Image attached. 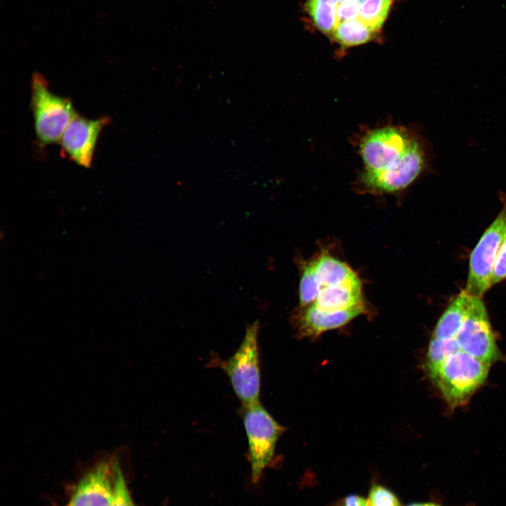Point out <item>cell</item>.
<instances>
[{"label": "cell", "instance_id": "1", "mask_svg": "<svg viewBox=\"0 0 506 506\" xmlns=\"http://www.w3.org/2000/svg\"><path fill=\"white\" fill-rule=\"evenodd\" d=\"M367 309L361 280L348 264L325 252L304 264L294 316L301 336L344 326Z\"/></svg>", "mask_w": 506, "mask_h": 506}, {"label": "cell", "instance_id": "2", "mask_svg": "<svg viewBox=\"0 0 506 506\" xmlns=\"http://www.w3.org/2000/svg\"><path fill=\"white\" fill-rule=\"evenodd\" d=\"M30 110L36 143L40 148L60 143L69 123L79 115L67 97L53 93L46 78L39 72L32 75Z\"/></svg>", "mask_w": 506, "mask_h": 506}, {"label": "cell", "instance_id": "3", "mask_svg": "<svg viewBox=\"0 0 506 506\" xmlns=\"http://www.w3.org/2000/svg\"><path fill=\"white\" fill-rule=\"evenodd\" d=\"M491 365L460 349L429 377L452 408L465 405L486 381Z\"/></svg>", "mask_w": 506, "mask_h": 506}, {"label": "cell", "instance_id": "4", "mask_svg": "<svg viewBox=\"0 0 506 506\" xmlns=\"http://www.w3.org/2000/svg\"><path fill=\"white\" fill-rule=\"evenodd\" d=\"M259 330L258 321L249 325L236 351L231 358L220 364L242 406L259 401L261 375L258 349Z\"/></svg>", "mask_w": 506, "mask_h": 506}, {"label": "cell", "instance_id": "5", "mask_svg": "<svg viewBox=\"0 0 506 506\" xmlns=\"http://www.w3.org/2000/svg\"><path fill=\"white\" fill-rule=\"evenodd\" d=\"M242 417L248 441L252 479L257 482L271 462L285 428L259 401L242 406Z\"/></svg>", "mask_w": 506, "mask_h": 506}, {"label": "cell", "instance_id": "6", "mask_svg": "<svg viewBox=\"0 0 506 506\" xmlns=\"http://www.w3.org/2000/svg\"><path fill=\"white\" fill-rule=\"evenodd\" d=\"M505 233L506 202L471 253L465 289L469 294L482 297L491 286L493 264Z\"/></svg>", "mask_w": 506, "mask_h": 506}, {"label": "cell", "instance_id": "7", "mask_svg": "<svg viewBox=\"0 0 506 506\" xmlns=\"http://www.w3.org/2000/svg\"><path fill=\"white\" fill-rule=\"evenodd\" d=\"M426 163L424 148L418 140L391 165L378 171L365 170L360 176L361 186L374 194L403 190L418 177Z\"/></svg>", "mask_w": 506, "mask_h": 506}, {"label": "cell", "instance_id": "8", "mask_svg": "<svg viewBox=\"0 0 506 506\" xmlns=\"http://www.w3.org/2000/svg\"><path fill=\"white\" fill-rule=\"evenodd\" d=\"M418 139L408 129L389 126L363 137L359 152L365 171L384 169L399 160Z\"/></svg>", "mask_w": 506, "mask_h": 506}, {"label": "cell", "instance_id": "9", "mask_svg": "<svg viewBox=\"0 0 506 506\" xmlns=\"http://www.w3.org/2000/svg\"><path fill=\"white\" fill-rule=\"evenodd\" d=\"M455 339L461 350L490 365L500 358L481 297H473L467 315Z\"/></svg>", "mask_w": 506, "mask_h": 506}, {"label": "cell", "instance_id": "10", "mask_svg": "<svg viewBox=\"0 0 506 506\" xmlns=\"http://www.w3.org/2000/svg\"><path fill=\"white\" fill-rule=\"evenodd\" d=\"M111 118L88 119L77 115L66 127L61 139L60 153L76 164L90 169L99 136Z\"/></svg>", "mask_w": 506, "mask_h": 506}, {"label": "cell", "instance_id": "11", "mask_svg": "<svg viewBox=\"0 0 506 506\" xmlns=\"http://www.w3.org/2000/svg\"><path fill=\"white\" fill-rule=\"evenodd\" d=\"M115 479L112 459L100 462L80 480L68 506H110Z\"/></svg>", "mask_w": 506, "mask_h": 506}, {"label": "cell", "instance_id": "12", "mask_svg": "<svg viewBox=\"0 0 506 506\" xmlns=\"http://www.w3.org/2000/svg\"><path fill=\"white\" fill-rule=\"evenodd\" d=\"M473 297L465 290H462L439 318L434 329L432 337L441 339H455L467 315Z\"/></svg>", "mask_w": 506, "mask_h": 506}, {"label": "cell", "instance_id": "13", "mask_svg": "<svg viewBox=\"0 0 506 506\" xmlns=\"http://www.w3.org/2000/svg\"><path fill=\"white\" fill-rule=\"evenodd\" d=\"M376 32L358 18L340 22L332 37L342 48H349L371 41L376 37Z\"/></svg>", "mask_w": 506, "mask_h": 506}, {"label": "cell", "instance_id": "14", "mask_svg": "<svg viewBox=\"0 0 506 506\" xmlns=\"http://www.w3.org/2000/svg\"><path fill=\"white\" fill-rule=\"evenodd\" d=\"M336 0H306L305 8L315 27L322 33L332 36L339 22Z\"/></svg>", "mask_w": 506, "mask_h": 506}, {"label": "cell", "instance_id": "15", "mask_svg": "<svg viewBox=\"0 0 506 506\" xmlns=\"http://www.w3.org/2000/svg\"><path fill=\"white\" fill-rule=\"evenodd\" d=\"M393 0H362L358 19L378 32L387 20Z\"/></svg>", "mask_w": 506, "mask_h": 506}, {"label": "cell", "instance_id": "16", "mask_svg": "<svg viewBox=\"0 0 506 506\" xmlns=\"http://www.w3.org/2000/svg\"><path fill=\"white\" fill-rule=\"evenodd\" d=\"M460 349L455 339H441L432 337L428 346L425 362L429 376L447 356Z\"/></svg>", "mask_w": 506, "mask_h": 506}, {"label": "cell", "instance_id": "17", "mask_svg": "<svg viewBox=\"0 0 506 506\" xmlns=\"http://www.w3.org/2000/svg\"><path fill=\"white\" fill-rule=\"evenodd\" d=\"M367 502L368 506H402L398 497L390 489L378 484L370 487Z\"/></svg>", "mask_w": 506, "mask_h": 506}, {"label": "cell", "instance_id": "18", "mask_svg": "<svg viewBox=\"0 0 506 506\" xmlns=\"http://www.w3.org/2000/svg\"><path fill=\"white\" fill-rule=\"evenodd\" d=\"M114 463L116 479L113 498L110 506H135L127 489L120 466L117 458H112Z\"/></svg>", "mask_w": 506, "mask_h": 506}, {"label": "cell", "instance_id": "19", "mask_svg": "<svg viewBox=\"0 0 506 506\" xmlns=\"http://www.w3.org/2000/svg\"><path fill=\"white\" fill-rule=\"evenodd\" d=\"M506 278V233L502 241L493 267L491 285Z\"/></svg>", "mask_w": 506, "mask_h": 506}, {"label": "cell", "instance_id": "20", "mask_svg": "<svg viewBox=\"0 0 506 506\" xmlns=\"http://www.w3.org/2000/svg\"><path fill=\"white\" fill-rule=\"evenodd\" d=\"M361 1L349 0L338 3L337 7V16L339 23L344 20L358 18Z\"/></svg>", "mask_w": 506, "mask_h": 506}, {"label": "cell", "instance_id": "21", "mask_svg": "<svg viewBox=\"0 0 506 506\" xmlns=\"http://www.w3.org/2000/svg\"><path fill=\"white\" fill-rule=\"evenodd\" d=\"M334 506H368L367 499L358 495H349L335 503Z\"/></svg>", "mask_w": 506, "mask_h": 506}, {"label": "cell", "instance_id": "22", "mask_svg": "<svg viewBox=\"0 0 506 506\" xmlns=\"http://www.w3.org/2000/svg\"><path fill=\"white\" fill-rule=\"evenodd\" d=\"M406 506H443L436 502H413Z\"/></svg>", "mask_w": 506, "mask_h": 506}, {"label": "cell", "instance_id": "23", "mask_svg": "<svg viewBox=\"0 0 506 506\" xmlns=\"http://www.w3.org/2000/svg\"><path fill=\"white\" fill-rule=\"evenodd\" d=\"M336 1H337V3H341V2L346 1H349V0H336ZM356 1H361L362 0H356Z\"/></svg>", "mask_w": 506, "mask_h": 506}]
</instances>
